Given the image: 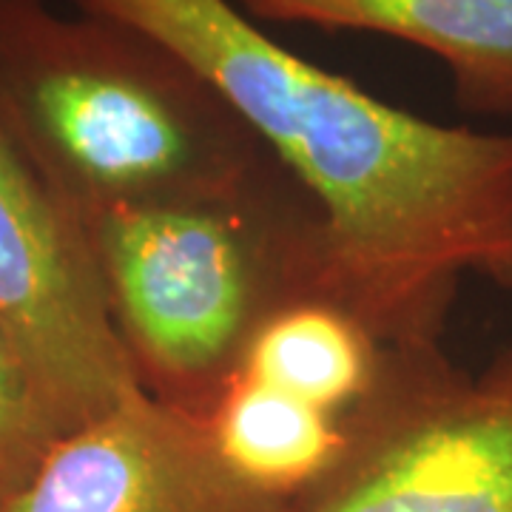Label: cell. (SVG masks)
<instances>
[{"instance_id":"6da1fadb","label":"cell","mask_w":512,"mask_h":512,"mask_svg":"<svg viewBox=\"0 0 512 512\" xmlns=\"http://www.w3.org/2000/svg\"><path fill=\"white\" fill-rule=\"evenodd\" d=\"M163 40L311 197L325 291L384 350L439 348L458 288H512V131L390 106L262 32L234 0H72Z\"/></svg>"},{"instance_id":"7a4b0ae2","label":"cell","mask_w":512,"mask_h":512,"mask_svg":"<svg viewBox=\"0 0 512 512\" xmlns=\"http://www.w3.org/2000/svg\"><path fill=\"white\" fill-rule=\"evenodd\" d=\"M0 143L80 220L225 194L279 165L163 40L43 0H0Z\"/></svg>"},{"instance_id":"3957f363","label":"cell","mask_w":512,"mask_h":512,"mask_svg":"<svg viewBox=\"0 0 512 512\" xmlns=\"http://www.w3.org/2000/svg\"><path fill=\"white\" fill-rule=\"evenodd\" d=\"M83 225L137 382L197 419L274 313L328 302L319 211L282 165L225 194L109 208Z\"/></svg>"},{"instance_id":"277c9868","label":"cell","mask_w":512,"mask_h":512,"mask_svg":"<svg viewBox=\"0 0 512 512\" xmlns=\"http://www.w3.org/2000/svg\"><path fill=\"white\" fill-rule=\"evenodd\" d=\"M342 419L345 453L299 512H512V348L478 373L384 350Z\"/></svg>"},{"instance_id":"5b68a950","label":"cell","mask_w":512,"mask_h":512,"mask_svg":"<svg viewBox=\"0 0 512 512\" xmlns=\"http://www.w3.org/2000/svg\"><path fill=\"white\" fill-rule=\"evenodd\" d=\"M0 322L60 436L143 390L86 225L0 143Z\"/></svg>"},{"instance_id":"8992f818","label":"cell","mask_w":512,"mask_h":512,"mask_svg":"<svg viewBox=\"0 0 512 512\" xmlns=\"http://www.w3.org/2000/svg\"><path fill=\"white\" fill-rule=\"evenodd\" d=\"M0 512H299L225 464L208 419L146 390L46 450Z\"/></svg>"},{"instance_id":"52a82bcc","label":"cell","mask_w":512,"mask_h":512,"mask_svg":"<svg viewBox=\"0 0 512 512\" xmlns=\"http://www.w3.org/2000/svg\"><path fill=\"white\" fill-rule=\"evenodd\" d=\"M254 20L325 32H373L436 55L456 103L512 117V0H239Z\"/></svg>"},{"instance_id":"ba28073f","label":"cell","mask_w":512,"mask_h":512,"mask_svg":"<svg viewBox=\"0 0 512 512\" xmlns=\"http://www.w3.org/2000/svg\"><path fill=\"white\" fill-rule=\"evenodd\" d=\"M225 464L259 493L296 510L345 453V419L279 387L237 376L208 416Z\"/></svg>"},{"instance_id":"9c48e42d","label":"cell","mask_w":512,"mask_h":512,"mask_svg":"<svg viewBox=\"0 0 512 512\" xmlns=\"http://www.w3.org/2000/svg\"><path fill=\"white\" fill-rule=\"evenodd\" d=\"M384 348L339 305L308 299L274 313L256 330L239 376L279 387L345 416L373 390Z\"/></svg>"},{"instance_id":"30bf717a","label":"cell","mask_w":512,"mask_h":512,"mask_svg":"<svg viewBox=\"0 0 512 512\" xmlns=\"http://www.w3.org/2000/svg\"><path fill=\"white\" fill-rule=\"evenodd\" d=\"M60 439L35 382L0 322V501L35 473L40 458Z\"/></svg>"}]
</instances>
